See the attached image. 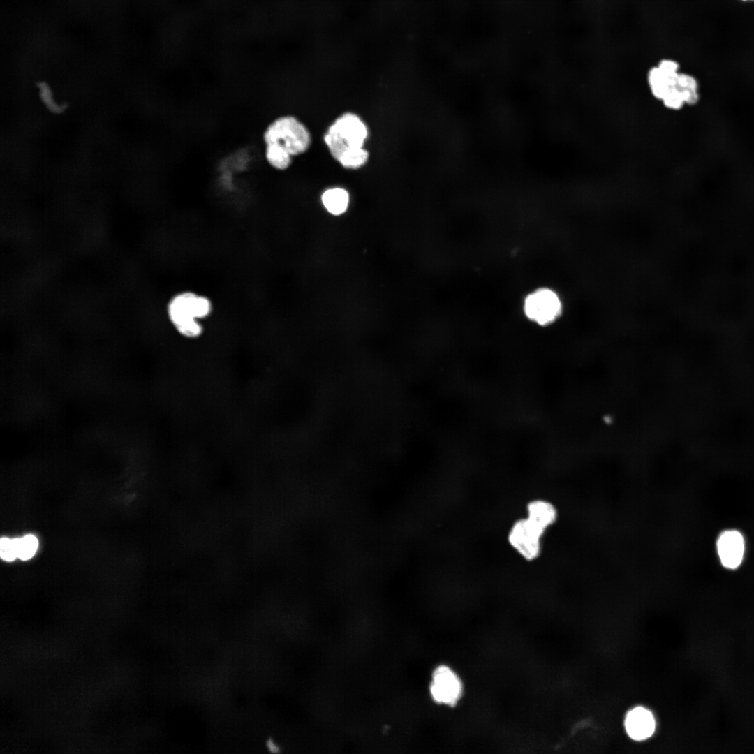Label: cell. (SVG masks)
I'll use <instances>...</instances> for the list:
<instances>
[{"instance_id": "6da1fadb", "label": "cell", "mask_w": 754, "mask_h": 754, "mask_svg": "<svg viewBox=\"0 0 754 754\" xmlns=\"http://www.w3.org/2000/svg\"><path fill=\"white\" fill-rule=\"evenodd\" d=\"M212 301L207 295L183 290L173 295L167 304L168 318L181 336L195 339L202 334V321L213 312Z\"/></svg>"}, {"instance_id": "7a4b0ae2", "label": "cell", "mask_w": 754, "mask_h": 754, "mask_svg": "<svg viewBox=\"0 0 754 754\" xmlns=\"http://www.w3.org/2000/svg\"><path fill=\"white\" fill-rule=\"evenodd\" d=\"M367 128L357 115L346 113L330 126L324 140L332 156L339 161L348 151L363 147Z\"/></svg>"}, {"instance_id": "3957f363", "label": "cell", "mask_w": 754, "mask_h": 754, "mask_svg": "<svg viewBox=\"0 0 754 754\" xmlns=\"http://www.w3.org/2000/svg\"><path fill=\"white\" fill-rule=\"evenodd\" d=\"M263 138L265 145L277 144L291 156L304 153L311 143L306 128L292 116H283L274 120L265 130Z\"/></svg>"}, {"instance_id": "277c9868", "label": "cell", "mask_w": 754, "mask_h": 754, "mask_svg": "<svg viewBox=\"0 0 754 754\" xmlns=\"http://www.w3.org/2000/svg\"><path fill=\"white\" fill-rule=\"evenodd\" d=\"M524 312L528 319L540 326L554 323L562 312L558 294L547 288H538L528 294L524 301Z\"/></svg>"}, {"instance_id": "5b68a950", "label": "cell", "mask_w": 754, "mask_h": 754, "mask_svg": "<svg viewBox=\"0 0 754 754\" xmlns=\"http://www.w3.org/2000/svg\"><path fill=\"white\" fill-rule=\"evenodd\" d=\"M546 531L528 517L519 519L509 531L508 541L522 557L532 561L541 552L542 537Z\"/></svg>"}, {"instance_id": "8992f818", "label": "cell", "mask_w": 754, "mask_h": 754, "mask_svg": "<svg viewBox=\"0 0 754 754\" xmlns=\"http://www.w3.org/2000/svg\"><path fill=\"white\" fill-rule=\"evenodd\" d=\"M430 693L435 702L453 706L461 697L462 683L452 669L441 665L433 672Z\"/></svg>"}, {"instance_id": "52a82bcc", "label": "cell", "mask_w": 754, "mask_h": 754, "mask_svg": "<svg viewBox=\"0 0 754 754\" xmlns=\"http://www.w3.org/2000/svg\"><path fill=\"white\" fill-rule=\"evenodd\" d=\"M716 552L721 565L728 570H735L742 563L746 552L743 534L735 529L723 531L716 540Z\"/></svg>"}, {"instance_id": "ba28073f", "label": "cell", "mask_w": 754, "mask_h": 754, "mask_svg": "<svg viewBox=\"0 0 754 754\" xmlns=\"http://www.w3.org/2000/svg\"><path fill=\"white\" fill-rule=\"evenodd\" d=\"M655 727L653 715L642 707L631 709L626 716V730L628 736L634 740L642 741L650 737L653 734Z\"/></svg>"}, {"instance_id": "9c48e42d", "label": "cell", "mask_w": 754, "mask_h": 754, "mask_svg": "<svg viewBox=\"0 0 754 754\" xmlns=\"http://www.w3.org/2000/svg\"><path fill=\"white\" fill-rule=\"evenodd\" d=\"M527 517L545 529L553 525L558 516L555 506L545 500H535L527 505Z\"/></svg>"}, {"instance_id": "30bf717a", "label": "cell", "mask_w": 754, "mask_h": 754, "mask_svg": "<svg viewBox=\"0 0 754 754\" xmlns=\"http://www.w3.org/2000/svg\"><path fill=\"white\" fill-rule=\"evenodd\" d=\"M348 200L347 191L340 188L328 189L322 195V201L325 208L335 215L341 214L346 210Z\"/></svg>"}, {"instance_id": "8fae6325", "label": "cell", "mask_w": 754, "mask_h": 754, "mask_svg": "<svg viewBox=\"0 0 754 754\" xmlns=\"http://www.w3.org/2000/svg\"><path fill=\"white\" fill-rule=\"evenodd\" d=\"M647 82L652 96L661 101L671 87L676 83L670 80L659 70L657 66L651 67L647 73Z\"/></svg>"}, {"instance_id": "7c38bea8", "label": "cell", "mask_w": 754, "mask_h": 754, "mask_svg": "<svg viewBox=\"0 0 754 754\" xmlns=\"http://www.w3.org/2000/svg\"><path fill=\"white\" fill-rule=\"evenodd\" d=\"M265 155L268 163L276 170H286L290 165L292 156L277 144L265 145Z\"/></svg>"}, {"instance_id": "4fadbf2b", "label": "cell", "mask_w": 754, "mask_h": 754, "mask_svg": "<svg viewBox=\"0 0 754 754\" xmlns=\"http://www.w3.org/2000/svg\"><path fill=\"white\" fill-rule=\"evenodd\" d=\"M16 544L17 558L22 561H27L35 555L38 547V540L35 535L28 534L16 539Z\"/></svg>"}, {"instance_id": "5bb4252c", "label": "cell", "mask_w": 754, "mask_h": 754, "mask_svg": "<svg viewBox=\"0 0 754 754\" xmlns=\"http://www.w3.org/2000/svg\"><path fill=\"white\" fill-rule=\"evenodd\" d=\"M368 156V152L361 147L350 151L342 156L339 162L344 168H358L367 162Z\"/></svg>"}, {"instance_id": "9a60e30c", "label": "cell", "mask_w": 754, "mask_h": 754, "mask_svg": "<svg viewBox=\"0 0 754 754\" xmlns=\"http://www.w3.org/2000/svg\"><path fill=\"white\" fill-rule=\"evenodd\" d=\"M663 105L671 110H679L686 104L681 90L677 87H671L661 100Z\"/></svg>"}, {"instance_id": "2e32d148", "label": "cell", "mask_w": 754, "mask_h": 754, "mask_svg": "<svg viewBox=\"0 0 754 754\" xmlns=\"http://www.w3.org/2000/svg\"><path fill=\"white\" fill-rule=\"evenodd\" d=\"M0 556L5 561H13L17 558L16 539L6 537L0 540Z\"/></svg>"}, {"instance_id": "e0dca14e", "label": "cell", "mask_w": 754, "mask_h": 754, "mask_svg": "<svg viewBox=\"0 0 754 754\" xmlns=\"http://www.w3.org/2000/svg\"><path fill=\"white\" fill-rule=\"evenodd\" d=\"M657 66L666 77L674 83L677 82V77L679 73V64L677 61L672 59H663L658 62Z\"/></svg>"}, {"instance_id": "ac0fdd59", "label": "cell", "mask_w": 754, "mask_h": 754, "mask_svg": "<svg viewBox=\"0 0 754 754\" xmlns=\"http://www.w3.org/2000/svg\"><path fill=\"white\" fill-rule=\"evenodd\" d=\"M676 86L680 90H699V83L697 80L693 75L685 73H679L677 77Z\"/></svg>"}, {"instance_id": "d6986e66", "label": "cell", "mask_w": 754, "mask_h": 754, "mask_svg": "<svg viewBox=\"0 0 754 754\" xmlns=\"http://www.w3.org/2000/svg\"><path fill=\"white\" fill-rule=\"evenodd\" d=\"M686 105H695L700 101V94L697 89L681 90Z\"/></svg>"}, {"instance_id": "ffe728a7", "label": "cell", "mask_w": 754, "mask_h": 754, "mask_svg": "<svg viewBox=\"0 0 754 754\" xmlns=\"http://www.w3.org/2000/svg\"><path fill=\"white\" fill-rule=\"evenodd\" d=\"M744 1H747V0H744Z\"/></svg>"}]
</instances>
